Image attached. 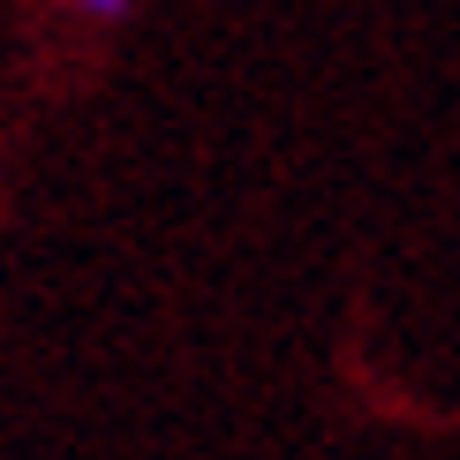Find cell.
Wrapping results in <instances>:
<instances>
[{"label":"cell","mask_w":460,"mask_h":460,"mask_svg":"<svg viewBox=\"0 0 460 460\" xmlns=\"http://www.w3.org/2000/svg\"><path fill=\"white\" fill-rule=\"evenodd\" d=\"M68 8L84 15V23H106V31H113V23H128V15H137V0H68Z\"/></svg>","instance_id":"obj_1"}]
</instances>
